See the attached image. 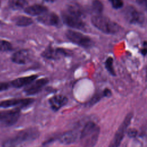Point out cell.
Wrapping results in <instances>:
<instances>
[{
	"label": "cell",
	"instance_id": "obj_17",
	"mask_svg": "<svg viewBox=\"0 0 147 147\" xmlns=\"http://www.w3.org/2000/svg\"><path fill=\"white\" fill-rule=\"evenodd\" d=\"M37 78V75H33L29 76L21 77L13 80L11 82V85L16 88H20L24 86H26Z\"/></svg>",
	"mask_w": 147,
	"mask_h": 147
},
{
	"label": "cell",
	"instance_id": "obj_9",
	"mask_svg": "<svg viewBox=\"0 0 147 147\" xmlns=\"http://www.w3.org/2000/svg\"><path fill=\"white\" fill-rule=\"evenodd\" d=\"M69 55V52L63 48H55L52 47H47L42 53L41 55L47 59L56 60L67 56Z\"/></svg>",
	"mask_w": 147,
	"mask_h": 147
},
{
	"label": "cell",
	"instance_id": "obj_15",
	"mask_svg": "<svg viewBox=\"0 0 147 147\" xmlns=\"http://www.w3.org/2000/svg\"><path fill=\"white\" fill-rule=\"evenodd\" d=\"M30 59V53L27 49H21L14 53L11 56L12 61L18 64L27 63Z\"/></svg>",
	"mask_w": 147,
	"mask_h": 147
},
{
	"label": "cell",
	"instance_id": "obj_12",
	"mask_svg": "<svg viewBox=\"0 0 147 147\" xmlns=\"http://www.w3.org/2000/svg\"><path fill=\"white\" fill-rule=\"evenodd\" d=\"M34 99L32 98H22V99H11L0 102V107L7 108L13 106H18L23 107L31 104Z\"/></svg>",
	"mask_w": 147,
	"mask_h": 147
},
{
	"label": "cell",
	"instance_id": "obj_13",
	"mask_svg": "<svg viewBox=\"0 0 147 147\" xmlns=\"http://www.w3.org/2000/svg\"><path fill=\"white\" fill-rule=\"evenodd\" d=\"M68 102V98L62 95H56L49 99V103L53 111H57Z\"/></svg>",
	"mask_w": 147,
	"mask_h": 147
},
{
	"label": "cell",
	"instance_id": "obj_26",
	"mask_svg": "<svg viewBox=\"0 0 147 147\" xmlns=\"http://www.w3.org/2000/svg\"><path fill=\"white\" fill-rule=\"evenodd\" d=\"M136 2L140 6L144 7L145 9L146 8V5H147L146 0H136Z\"/></svg>",
	"mask_w": 147,
	"mask_h": 147
},
{
	"label": "cell",
	"instance_id": "obj_2",
	"mask_svg": "<svg viewBox=\"0 0 147 147\" xmlns=\"http://www.w3.org/2000/svg\"><path fill=\"white\" fill-rule=\"evenodd\" d=\"M100 127L95 122H88L81 131L80 142L82 147H94L99 138Z\"/></svg>",
	"mask_w": 147,
	"mask_h": 147
},
{
	"label": "cell",
	"instance_id": "obj_3",
	"mask_svg": "<svg viewBox=\"0 0 147 147\" xmlns=\"http://www.w3.org/2000/svg\"><path fill=\"white\" fill-rule=\"evenodd\" d=\"M40 134L37 129L30 128L24 130L14 136L6 140L3 144V147H15L24 142L33 140Z\"/></svg>",
	"mask_w": 147,
	"mask_h": 147
},
{
	"label": "cell",
	"instance_id": "obj_22",
	"mask_svg": "<svg viewBox=\"0 0 147 147\" xmlns=\"http://www.w3.org/2000/svg\"><path fill=\"white\" fill-rule=\"evenodd\" d=\"M12 49L11 44L5 40H0V51H9Z\"/></svg>",
	"mask_w": 147,
	"mask_h": 147
},
{
	"label": "cell",
	"instance_id": "obj_7",
	"mask_svg": "<svg viewBox=\"0 0 147 147\" xmlns=\"http://www.w3.org/2000/svg\"><path fill=\"white\" fill-rule=\"evenodd\" d=\"M126 20L130 24L143 25L145 22L144 14L133 6H127L123 10Z\"/></svg>",
	"mask_w": 147,
	"mask_h": 147
},
{
	"label": "cell",
	"instance_id": "obj_5",
	"mask_svg": "<svg viewBox=\"0 0 147 147\" xmlns=\"http://www.w3.org/2000/svg\"><path fill=\"white\" fill-rule=\"evenodd\" d=\"M133 116V113H128L116 131L113 138L110 142L109 147H119L127 131Z\"/></svg>",
	"mask_w": 147,
	"mask_h": 147
},
{
	"label": "cell",
	"instance_id": "obj_18",
	"mask_svg": "<svg viewBox=\"0 0 147 147\" xmlns=\"http://www.w3.org/2000/svg\"><path fill=\"white\" fill-rule=\"evenodd\" d=\"M26 0H9V5L10 8L14 10H20L26 6Z\"/></svg>",
	"mask_w": 147,
	"mask_h": 147
},
{
	"label": "cell",
	"instance_id": "obj_19",
	"mask_svg": "<svg viewBox=\"0 0 147 147\" xmlns=\"http://www.w3.org/2000/svg\"><path fill=\"white\" fill-rule=\"evenodd\" d=\"M15 23L17 26H27L33 23V20L28 17L18 16L15 18Z\"/></svg>",
	"mask_w": 147,
	"mask_h": 147
},
{
	"label": "cell",
	"instance_id": "obj_25",
	"mask_svg": "<svg viewBox=\"0 0 147 147\" xmlns=\"http://www.w3.org/2000/svg\"><path fill=\"white\" fill-rule=\"evenodd\" d=\"M128 136L130 137H135L137 134V131L135 129H130L128 131H127Z\"/></svg>",
	"mask_w": 147,
	"mask_h": 147
},
{
	"label": "cell",
	"instance_id": "obj_28",
	"mask_svg": "<svg viewBox=\"0 0 147 147\" xmlns=\"http://www.w3.org/2000/svg\"><path fill=\"white\" fill-rule=\"evenodd\" d=\"M103 94H104V95L106 96H110L111 95V91L109 89H105L103 92Z\"/></svg>",
	"mask_w": 147,
	"mask_h": 147
},
{
	"label": "cell",
	"instance_id": "obj_23",
	"mask_svg": "<svg viewBox=\"0 0 147 147\" xmlns=\"http://www.w3.org/2000/svg\"><path fill=\"white\" fill-rule=\"evenodd\" d=\"M112 7L115 9L121 8L123 5V0H109Z\"/></svg>",
	"mask_w": 147,
	"mask_h": 147
},
{
	"label": "cell",
	"instance_id": "obj_6",
	"mask_svg": "<svg viewBox=\"0 0 147 147\" xmlns=\"http://www.w3.org/2000/svg\"><path fill=\"white\" fill-rule=\"evenodd\" d=\"M65 36L70 41L82 47L88 48L93 45V41L90 37L79 32L68 30L65 33Z\"/></svg>",
	"mask_w": 147,
	"mask_h": 147
},
{
	"label": "cell",
	"instance_id": "obj_21",
	"mask_svg": "<svg viewBox=\"0 0 147 147\" xmlns=\"http://www.w3.org/2000/svg\"><path fill=\"white\" fill-rule=\"evenodd\" d=\"M105 67L109 73L114 76L115 75V71L113 67V59L111 57H109L105 61Z\"/></svg>",
	"mask_w": 147,
	"mask_h": 147
},
{
	"label": "cell",
	"instance_id": "obj_1",
	"mask_svg": "<svg viewBox=\"0 0 147 147\" xmlns=\"http://www.w3.org/2000/svg\"><path fill=\"white\" fill-rule=\"evenodd\" d=\"M84 17L83 9L78 5H68L66 10L61 13V18L68 26L77 29H83L86 24L83 21Z\"/></svg>",
	"mask_w": 147,
	"mask_h": 147
},
{
	"label": "cell",
	"instance_id": "obj_20",
	"mask_svg": "<svg viewBox=\"0 0 147 147\" xmlns=\"http://www.w3.org/2000/svg\"><path fill=\"white\" fill-rule=\"evenodd\" d=\"M103 9L102 3L99 0H94L92 3V10L96 14H101Z\"/></svg>",
	"mask_w": 147,
	"mask_h": 147
},
{
	"label": "cell",
	"instance_id": "obj_14",
	"mask_svg": "<svg viewBox=\"0 0 147 147\" xmlns=\"http://www.w3.org/2000/svg\"><path fill=\"white\" fill-rule=\"evenodd\" d=\"M78 137V132L75 130H68L62 134L59 138L58 140L60 144L64 145H69L74 143Z\"/></svg>",
	"mask_w": 147,
	"mask_h": 147
},
{
	"label": "cell",
	"instance_id": "obj_29",
	"mask_svg": "<svg viewBox=\"0 0 147 147\" xmlns=\"http://www.w3.org/2000/svg\"><path fill=\"white\" fill-rule=\"evenodd\" d=\"M45 1H47V2H52L53 1H55V0H44Z\"/></svg>",
	"mask_w": 147,
	"mask_h": 147
},
{
	"label": "cell",
	"instance_id": "obj_27",
	"mask_svg": "<svg viewBox=\"0 0 147 147\" xmlns=\"http://www.w3.org/2000/svg\"><path fill=\"white\" fill-rule=\"evenodd\" d=\"M144 48H143V49L141 51V53L144 56H145L146 53V42H144Z\"/></svg>",
	"mask_w": 147,
	"mask_h": 147
},
{
	"label": "cell",
	"instance_id": "obj_8",
	"mask_svg": "<svg viewBox=\"0 0 147 147\" xmlns=\"http://www.w3.org/2000/svg\"><path fill=\"white\" fill-rule=\"evenodd\" d=\"M20 109L19 107L16 109L1 111H0V122L5 126H10L14 125L20 117Z\"/></svg>",
	"mask_w": 147,
	"mask_h": 147
},
{
	"label": "cell",
	"instance_id": "obj_10",
	"mask_svg": "<svg viewBox=\"0 0 147 147\" xmlns=\"http://www.w3.org/2000/svg\"><path fill=\"white\" fill-rule=\"evenodd\" d=\"M48 82V80L47 78H42L36 80H34L27 86L24 88L25 93L28 95H34L39 92L41 89L46 85Z\"/></svg>",
	"mask_w": 147,
	"mask_h": 147
},
{
	"label": "cell",
	"instance_id": "obj_4",
	"mask_svg": "<svg viewBox=\"0 0 147 147\" xmlns=\"http://www.w3.org/2000/svg\"><path fill=\"white\" fill-rule=\"evenodd\" d=\"M91 22L95 28L106 34H115L119 30L118 24L102 14L93 16L91 17Z\"/></svg>",
	"mask_w": 147,
	"mask_h": 147
},
{
	"label": "cell",
	"instance_id": "obj_11",
	"mask_svg": "<svg viewBox=\"0 0 147 147\" xmlns=\"http://www.w3.org/2000/svg\"><path fill=\"white\" fill-rule=\"evenodd\" d=\"M37 21L45 25L58 26L60 24V18L59 16L53 12H45L39 16Z\"/></svg>",
	"mask_w": 147,
	"mask_h": 147
},
{
	"label": "cell",
	"instance_id": "obj_24",
	"mask_svg": "<svg viewBox=\"0 0 147 147\" xmlns=\"http://www.w3.org/2000/svg\"><path fill=\"white\" fill-rule=\"evenodd\" d=\"M10 85L6 82H1L0 83V91L6 90L9 88Z\"/></svg>",
	"mask_w": 147,
	"mask_h": 147
},
{
	"label": "cell",
	"instance_id": "obj_16",
	"mask_svg": "<svg viewBox=\"0 0 147 147\" xmlns=\"http://www.w3.org/2000/svg\"><path fill=\"white\" fill-rule=\"evenodd\" d=\"M25 13L29 16H40L42 14L48 11V9L46 6L39 5L34 4L25 8Z\"/></svg>",
	"mask_w": 147,
	"mask_h": 147
}]
</instances>
